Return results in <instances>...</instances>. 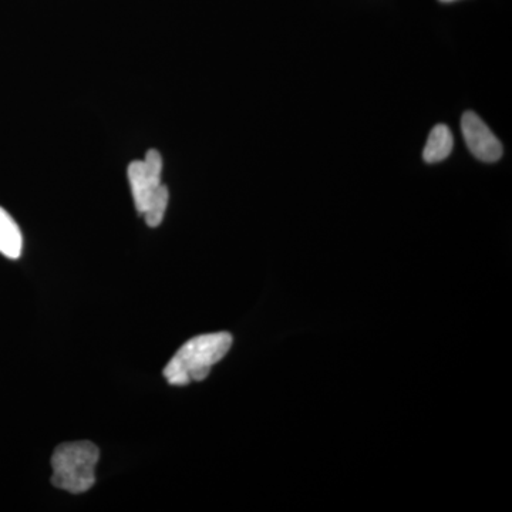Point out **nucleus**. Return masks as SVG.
Instances as JSON below:
<instances>
[{
	"label": "nucleus",
	"instance_id": "obj_1",
	"mask_svg": "<svg viewBox=\"0 0 512 512\" xmlns=\"http://www.w3.org/2000/svg\"><path fill=\"white\" fill-rule=\"evenodd\" d=\"M231 346L232 336L227 332L195 336L168 362L164 377L171 386L202 382L210 376L212 366L227 356Z\"/></svg>",
	"mask_w": 512,
	"mask_h": 512
},
{
	"label": "nucleus",
	"instance_id": "obj_2",
	"mask_svg": "<svg viewBox=\"0 0 512 512\" xmlns=\"http://www.w3.org/2000/svg\"><path fill=\"white\" fill-rule=\"evenodd\" d=\"M99 458V448L90 441L62 444L52 457L53 485L72 494L86 493L96 483Z\"/></svg>",
	"mask_w": 512,
	"mask_h": 512
},
{
	"label": "nucleus",
	"instance_id": "obj_3",
	"mask_svg": "<svg viewBox=\"0 0 512 512\" xmlns=\"http://www.w3.org/2000/svg\"><path fill=\"white\" fill-rule=\"evenodd\" d=\"M127 173L134 204H136L138 214L143 215L158 188L163 185L161 183L163 157L157 150H150L144 160L133 161L128 167Z\"/></svg>",
	"mask_w": 512,
	"mask_h": 512
},
{
	"label": "nucleus",
	"instance_id": "obj_4",
	"mask_svg": "<svg viewBox=\"0 0 512 512\" xmlns=\"http://www.w3.org/2000/svg\"><path fill=\"white\" fill-rule=\"evenodd\" d=\"M461 130L470 153L484 163H497L503 157V144L473 111L464 113Z\"/></svg>",
	"mask_w": 512,
	"mask_h": 512
},
{
	"label": "nucleus",
	"instance_id": "obj_5",
	"mask_svg": "<svg viewBox=\"0 0 512 512\" xmlns=\"http://www.w3.org/2000/svg\"><path fill=\"white\" fill-rule=\"evenodd\" d=\"M454 140L450 128L446 124H439L431 130L423 150V160L429 164L441 163L453 151Z\"/></svg>",
	"mask_w": 512,
	"mask_h": 512
},
{
	"label": "nucleus",
	"instance_id": "obj_6",
	"mask_svg": "<svg viewBox=\"0 0 512 512\" xmlns=\"http://www.w3.org/2000/svg\"><path fill=\"white\" fill-rule=\"evenodd\" d=\"M23 237L19 225L0 207V254L9 259L22 255Z\"/></svg>",
	"mask_w": 512,
	"mask_h": 512
},
{
	"label": "nucleus",
	"instance_id": "obj_7",
	"mask_svg": "<svg viewBox=\"0 0 512 512\" xmlns=\"http://www.w3.org/2000/svg\"><path fill=\"white\" fill-rule=\"evenodd\" d=\"M168 200H170V192L165 185H161L154 195L153 200L148 204L146 212H144V218L148 227L156 228L164 220L165 211H167Z\"/></svg>",
	"mask_w": 512,
	"mask_h": 512
},
{
	"label": "nucleus",
	"instance_id": "obj_8",
	"mask_svg": "<svg viewBox=\"0 0 512 512\" xmlns=\"http://www.w3.org/2000/svg\"><path fill=\"white\" fill-rule=\"evenodd\" d=\"M440 2L450 3V2H454V0H440Z\"/></svg>",
	"mask_w": 512,
	"mask_h": 512
}]
</instances>
